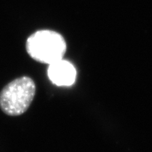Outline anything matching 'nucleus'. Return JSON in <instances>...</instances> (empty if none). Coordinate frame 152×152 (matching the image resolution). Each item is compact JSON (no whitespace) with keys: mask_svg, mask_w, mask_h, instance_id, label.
Returning <instances> with one entry per match:
<instances>
[{"mask_svg":"<svg viewBox=\"0 0 152 152\" xmlns=\"http://www.w3.org/2000/svg\"><path fill=\"white\" fill-rule=\"evenodd\" d=\"M47 75L57 86H71L75 83L76 70L71 63L61 59L49 64Z\"/></svg>","mask_w":152,"mask_h":152,"instance_id":"7ed1b4c3","label":"nucleus"},{"mask_svg":"<svg viewBox=\"0 0 152 152\" xmlns=\"http://www.w3.org/2000/svg\"><path fill=\"white\" fill-rule=\"evenodd\" d=\"M35 82L28 76L15 79L7 84L0 92V108L10 116L24 113L35 97Z\"/></svg>","mask_w":152,"mask_h":152,"instance_id":"f257e3e1","label":"nucleus"},{"mask_svg":"<svg viewBox=\"0 0 152 152\" xmlns=\"http://www.w3.org/2000/svg\"><path fill=\"white\" fill-rule=\"evenodd\" d=\"M26 50L33 59L49 65L63 59L66 51V43L62 35L56 32L38 30L28 38Z\"/></svg>","mask_w":152,"mask_h":152,"instance_id":"f03ea898","label":"nucleus"}]
</instances>
